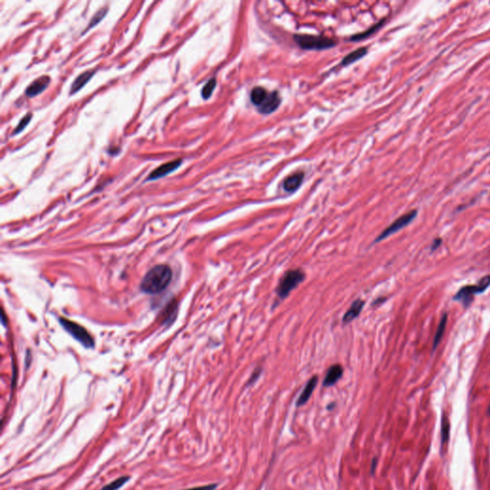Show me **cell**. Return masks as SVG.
<instances>
[{
	"label": "cell",
	"instance_id": "6da1fadb",
	"mask_svg": "<svg viewBox=\"0 0 490 490\" xmlns=\"http://www.w3.org/2000/svg\"><path fill=\"white\" fill-rule=\"evenodd\" d=\"M173 279V271L167 264H158L145 275L141 289L147 294H158L164 291Z\"/></svg>",
	"mask_w": 490,
	"mask_h": 490
},
{
	"label": "cell",
	"instance_id": "7a4b0ae2",
	"mask_svg": "<svg viewBox=\"0 0 490 490\" xmlns=\"http://www.w3.org/2000/svg\"><path fill=\"white\" fill-rule=\"evenodd\" d=\"M306 274L301 269H291L286 271L279 282L276 292L280 299H285L292 290L304 282Z\"/></svg>",
	"mask_w": 490,
	"mask_h": 490
},
{
	"label": "cell",
	"instance_id": "3957f363",
	"mask_svg": "<svg viewBox=\"0 0 490 490\" xmlns=\"http://www.w3.org/2000/svg\"><path fill=\"white\" fill-rule=\"evenodd\" d=\"M490 285V276H485L483 277L477 284H469V285H464L461 289L458 290V292L454 296V300L461 302L465 308H467L473 301L474 296L480 293H483L484 291L487 290V288Z\"/></svg>",
	"mask_w": 490,
	"mask_h": 490
},
{
	"label": "cell",
	"instance_id": "277c9868",
	"mask_svg": "<svg viewBox=\"0 0 490 490\" xmlns=\"http://www.w3.org/2000/svg\"><path fill=\"white\" fill-rule=\"evenodd\" d=\"M293 38L297 44L305 50H325L336 45L334 39L313 35H295Z\"/></svg>",
	"mask_w": 490,
	"mask_h": 490
},
{
	"label": "cell",
	"instance_id": "5b68a950",
	"mask_svg": "<svg viewBox=\"0 0 490 490\" xmlns=\"http://www.w3.org/2000/svg\"><path fill=\"white\" fill-rule=\"evenodd\" d=\"M59 322L63 327V329L71 334L76 340H78V342H80L84 347L86 348L94 347V341L92 336L84 328L65 318H60Z\"/></svg>",
	"mask_w": 490,
	"mask_h": 490
},
{
	"label": "cell",
	"instance_id": "8992f818",
	"mask_svg": "<svg viewBox=\"0 0 490 490\" xmlns=\"http://www.w3.org/2000/svg\"><path fill=\"white\" fill-rule=\"evenodd\" d=\"M417 215V211L416 210H412L404 215H402L401 216H399L398 218H396L392 224H390L380 235H378L374 242H379L387 237H389L390 235H393L394 233L400 231L401 229H403L404 227H406L407 225H409L413 220L415 218V216Z\"/></svg>",
	"mask_w": 490,
	"mask_h": 490
},
{
	"label": "cell",
	"instance_id": "52a82bcc",
	"mask_svg": "<svg viewBox=\"0 0 490 490\" xmlns=\"http://www.w3.org/2000/svg\"><path fill=\"white\" fill-rule=\"evenodd\" d=\"M182 165V159L181 158H178V159H175L171 162H167L159 167H157L156 169L152 172L150 174L149 177L147 178V180H156L158 178H161V177H166L167 175L175 172L177 170V168H179L180 166Z\"/></svg>",
	"mask_w": 490,
	"mask_h": 490
},
{
	"label": "cell",
	"instance_id": "ba28073f",
	"mask_svg": "<svg viewBox=\"0 0 490 490\" xmlns=\"http://www.w3.org/2000/svg\"><path fill=\"white\" fill-rule=\"evenodd\" d=\"M281 97L278 93V91H273L268 93L267 97L263 101V103L258 107V112L264 115H268L273 113L278 109V107L281 104Z\"/></svg>",
	"mask_w": 490,
	"mask_h": 490
},
{
	"label": "cell",
	"instance_id": "9c48e42d",
	"mask_svg": "<svg viewBox=\"0 0 490 490\" xmlns=\"http://www.w3.org/2000/svg\"><path fill=\"white\" fill-rule=\"evenodd\" d=\"M51 78L49 76H41L40 78L35 79L25 90L26 96L33 98L40 94L43 90L46 89L48 84L50 83Z\"/></svg>",
	"mask_w": 490,
	"mask_h": 490
},
{
	"label": "cell",
	"instance_id": "30bf717a",
	"mask_svg": "<svg viewBox=\"0 0 490 490\" xmlns=\"http://www.w3.org/2000/svg\"><path fill=\"white\" fill-rule=\"evenodd\" d=\"M304 178H305V174L303 172H298L286 177L283 183L284 190L287 193H294L301 187Z\"/></svg>",
	"mask_w": 490,
	"mask_h": 490
},
{
	"label": "cell",
	"instance_id": "8fae6325",
	"mask_svg": "<svg viewBox=\"0 0 490 490\" xmlns=\"http://www.w3.org/2000/svg\"><path fill=\"white\" fill-rule=\"evenodd\" d=\"M344 369L341 365L335 364L333 365L327 372L325 380H324V386L325 387H331L334 386L338 382V380L343 376Z\"/></svg>",
	"mask_w": 490,
	"mask_h": 490
},
{
	"label": "cell",
	"instance_id": "7c38bea8",
	"mask_svg": "<svg viewBox=\"0 0 490 490\" xmlns=\"http://www.w3.org/2000/svg\"><path fill=\"white\" fill-rule=\"evenodd\" d=\"M364 306H365V302L363 300H360V299L355 300L352 304V306L350 307V309L344 315L343 324H349V323L353 322L354 319H356L361 313Z\"/></svg>",
	"mask_w": 490,
	"mask_h": 490
},
{
	"label": "cell",
	"instance_id": "4fadbf2b",
	"mask_svg": "<svg viewBox=\"0 0 490 490\" xmlns=\"http://www.w3.org/2000/svg\"><path fill=\"white\" fill-rule=\"evenodd\" d=\"M317 383H318V377L316 375H314L313 377H311L309 380V382L305 386L303 392L300 394V396H299V398L297 400V406L298 407L305 405L309 401V399L310 398L312 392L315 390V387H316Z\"/></svg>",
	"mask_w": 490,
	"mask_h": 490
},
{
	"label": "cell",
	"instance_id": "5bb4252c",
	"mask_svg": "<svg viewBox=\"0 0 490 490\" xmlns=\"http://www.w3.org/2000/svg\"><path fill=\"white\" fill-rule=\"evenodd\" d=\"M95 73H96V70H87V71L81 73L80 75H78L71 85L70 94L73 95L79 91L92 78Z\"/></svg>",
	"mask_w": 490,
	"mask_h": 490
},
{
	"label": "cell",
	"instance_id": "9a60e30c",
	"mask_svg": "<svg viewBox=\"0 0 490 490\" xmlns=\"http://www.w3.org/2000/svg\"><path fill=\"white\" fill-rule=\"evenodd\" d=\"M368 53V48L366 47H361V48H358L356 50H354L352 53H350L349 55H347L343 60H342V65L343 66H347V65H350L352 64L353 62L359 60L360 59H362L364 56H366Z\"/></svg>",
	"mask_w": 490,
	"mask_h": 490
},
{
	"label": "cell",
	"instance_id": "2e32d148",
	"mask_svg": "<svg viewBox=\"0 0 490 490\" xmlns=\"http://www.w3.org/2000/svg\"><path fill=\"white\" fill-rule=\"evenodd\" d=\"M267 95H268V92L265 88H263L261 86H256L251 91L250 99H251L252 103L255 104L257 107H258L263 103L265 98L267 97Z\"/></svg>",
	"mask_w": 490,
	"mask_h": 490
},
{
	"label": "cell",
	"instance_id": "e0dca14e",
	"mask_svg": "<svg viewBox=\"0 0 490 490\" xmlns=\"http://www.w3.org/2000/svg\"><path fill=\"white\" fill-rule=\"evenodd\" d=\"M446 324H447V314L444 313L442 315L441 317V320L438 326V329H437V332H436V334H435V337H434V344H433V351H435L437 349V347L438 346L442 336H443V334H444V331H445V328H446Z\"/></svg>",
	"mask_w": 490,
	"mask_h": 490
},
{
	"label": "cell",
	"instance_id": "ac0fdd59",
	"mask_svg": "<svg viewBox=\"0 0 490 490\" xmlns=\"http://www.w3.org/2000/svg\"><path fill=\"white\" fill-rule=\"evenodd\" d=\"M449 434H450V422L446 414L442 415L441 419V444L444 445L447 443L449 439Z\"/></svg>",
	"mask_w": 490,
	"mask_h": 490
},
{
	"label": "cell",
	"instance_id": "d6986e66",
	"mask_svg": "<svg viewBox=\"0 0 490 490\" xmlns=\"http://www.w3.org/2000/svg\"><path fill=\"white\" fill-rule=\"evenodd\" d=\"M130 477L129 476H123V477H120L118 478L116 480L112 481L110 484L108 485H105L104 487H103L102 490H120L123 486H125L129 481Z\"/></svg>",
	"mask_w": 490,
	"mask_h": 490
},
{
	"label": "cell",
	"instance_id": "ffe728a7",
	"mask_svg": "<svg viewBox=\"0 0 490 490\" xmlns=\"http://www.w3.org/2000/svg\"><path fill=\"white\" fill-rule=\"evenodd\" d=\"M216 86V79L215 78H210L206 84L203 86L201 90V96L204 100H208L212 96Z\"/></svg>",
	"mask_w": 490,
	"mask_h": 490
},
{
	"label": "cell",
	"instance_id": "44dd1931",
	"mask_svg": "<svg viewBox=\"0 0 490 490\" xmlns=\"http://www.w3.org/2000/svg\"><path fill=\"white\" fill-rule=\"evenodd\" d=\"M384 23V20H381L380 22H378L377 24L373 25L372 28H370L369 30H367L366 32L364 33H361V34H358V35H354L352 38H351V40L352 41H359V40H362V39H366L368 37H370L372 34H373L375 31H377Z\"/></svg>",
	"mask_w": 490,
	"mask_h": 490
},
{
	"label": "cell",
	"instance_id": "7402d4cb",
	"mask_svg": "<svg viewBox=\"0 0 490 490\" xmlns=\"http://www.w3.org/2000/svg\"><path fill=\"white\" fill-rule=\"evenodd\" d=\"M107 11H108V8H106V7H104V8H103V9H101L100 11H98V12L95 14V16L93 17V19L90 20V23H89V25H88V29H89V28H91V27L96 26V25L98 24L99 22H100L101 20H103V19L105 17V15H106Z\"/></svg>",
	"mask_w": 490,
	"mask_h": 490
},
{
	"label": "cell",
	"instance_id": "603a6c76",
	"mask_svg": "<svg viewBox=\"0 0 490 490\" xmlns=\"http://www.w3.org/2000/svg\"><path fill=\"white\" fill-rule=\"evenodd\" d=\"M32 117H33L32 113H28V114H26L24 117L22 118V119L20 120V122L19 123L18 127L16 128V129H15V131H14V134H19L20 132H21V131H22V130H23V129H24L28 126V124L30 123V121H31Z\"/></svg>",
	"mask_w": 490,
	"mask_h": 490
},
{
	"label": "cell",
	"instance_id": "cb8c5ba5",
	"mask_svg": "<svg viewBox=\"0 0 490 490\" xmlns=\"http://www.w3.org/2000/svg\"><path fill=\"white\" fill-rule=\"evenodd\" d=\"M216 488H217L216 484H211V485H207V486H201V487H196V488L182 490H215Z\"/></svg>",
	"mask_w": 490,
	"mask_h": 490
},
{
	"label": "cell",
	"instance_id": "d4e9b609",
	"mask_svg": "<svg viewBox=\"0 0 490 490\" xmlns=\"http://www.w3.org/2000/svg\"><path fill=\"white\" fill-rule=\"evenodd\" d=\"M260 373H261V369H256L254 373H252V376L249 379V385H251V384H253L255 382L256 380L258 378Z\"/></svg>",
	"mask_w": 490,
	"mask_h": 490
},
{
	"label": "cell",
	"instance_id": "484cf974",
	"mask_svg": "<svg viewBox=\"0 0 490 490\" xmlns=\"http://www.w3.org/2000/svg\"><path fill=\"white\" fill-rule=\"evenodd\" d=\"M441 244V238H436L432 244V250H436L439 247V245Z\"/></svg>",
	"mask_w": 490,
	"mask_h": 490
},
{
	"label": "cell",
	"instance_id": "4316f807",
	"mask_svg": "<svg viewBox=\"0 0 490 490\" xmlns=\"http://www.w3.org/2000/svg\"><path fill=\"white\" fill-rule=\"evenodd\" d=\"M376 464H377V460H376V458H374L373 461V464H372V470H371L372 473L374 472V469H375V467H376Z\"/></svg>",
	"mask_w": 490,
	"mask_h": 490
},
{
	"label": "cell",
	"instance_id": "83f0119b",
	"mask_svg": "<svg viewBox=\"0 0 490 490\" xmlns=\"http://www.w3.org/2000/svg\"><path fill=\"white\" fill-rule=\"evenodd\" d=\"M488 413H489V414H490V407H489V410H488Z\"/></svg>",
	"mask_w": 490,
	"mask_h": 490
}]
</instances>
